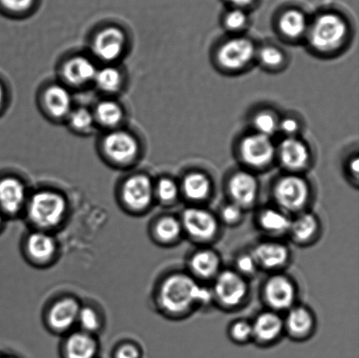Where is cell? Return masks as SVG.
Here are the masks:
<instances>
[{
  "label": "cell",
  "mask_w": 359,
  "mask_h": 358,
  "mask_svg": "<svg viewBox=\"0 0 359 358\" xmlns=\"http://www.w3.org/2000/svg\"><path fill=\"white\" fill-rule=\"evenodd\" d=\"M210 291L198 285L191 277L182 273L168 276L161 284L159 301L161 307L171 314H180L196 303H208Z\"/></svg>",
  "instance_id": "6da1fadb"
},
{
  "label": "cell",
  "mask_w": 359,
  "mask_h": 358,
  "mask_svg": "<svg viewBox=\"0 0 359 358\" xmlns=\"http://www.w3.org/2000/svg\"><path fill=\"white\" fill-rule=\"evenodd\" d=\"M67 208L65 198L58 193L39 191L27 203V216L30 222L41 230L47 231L58 226L65 219Z\"/></svg>",
  "instance_id": "7a4b0ae2"
},
{
  "label": "cell",
  "mask_w": 359,
  "mask_h": 358,
  "mask_svg": "<svg viewBox=\"0 0 359 358\" xmlns=\"http://www.w3.org/2000/svg\"><path fill=\"white\" fill-rule=\"evenodd\" d=\"M346 33V24L342 18L332 13L323 14L312 27L311 42L318 50H332L342 43Z\"/></svg>",
  "instance_id": "3957f363"
},
{
  "label": "cell",
  "mask_w": 359,
  "mask_h": 358,
  "mask_svg": "<svg viewBox=\"0 0 359 358\" xmlns=\"http://www.w3.org/2000/svg\"><path fill=\"white\" fill-rule=\"evenodd\" d=\"M309 195L308 184L304 179L290 175L277 182L274 198L278 205L287 212H297L304 208Z\"/></svg>",
  "instance_id": "277c9868"
},
{
  "label": "cell",
  "mask_w": 359,
  "mask_h": 358,
  "mask_svg": "<svg viewBox=\"0 0 359 358\" xmlns=\"http://www.w3.org/2000/svg\"><path fill=\"white\" fill-rule=\"evenodd\" d=\"M121 198L129 210L135 212L146 210L154 198L152 181L147 175H133L123 184Z\"/></svg>",
  "instance_id": "5b68a950"
},
{
  "label": "cell",
  "mask_w": 359,
  "mask_h": 358,
  "mask_svg": "<svg viewBox=\"0 0 359 358\" xmlns=\"http://www.w3.org/2000/svg\"><path fill=\"white\" fill-rule=\"evenodd\" d=\"M248 285L238 273L224 271L218 275L215 283V294L222 303L229 307L237 306L248 294Z\"/></svg>",
  "instance_id": "8992f818"
},
{
  "label": "cell",
  "mask_w": 359,
  "mask_h": 358,
  "mask_svg": "<svg viewBox=\"0 0 359 358\" xmlns=\"http://www.w3.org/2000/svg\"><path fill=\"white\" fill-rule=\"evenodd\" d=\"M182 226L196 240H208L212 238L217 231L216 219L205 209L189 208L182 214Z\"/></svg>",
  "instance_id": "52a82bcc"
},
{
  "label": "cell",
  "mask_w": 359,
  "mask_h": 358,
  "mask_svg": "<svg viewBox=\"0 0 359 358\" xmlns=\"http://www.w3.org/2000/svg\"><path fill=\"white\" fill-rule=\"evenodd\" d=\"M243 160L250 166L262 167L272 161L274 156V146L269 137L253 135L246 137L241 146Z\"/></svg>",
  "instance_id": "ba28073f"
},
{
  "label": "cell",
  "mask_w": 359,
  "mask_h": 358,
  "mask_svg": "<svg viewBox=\"0 0 359 358\" xmlns=\"http://www.w3.org/2000/svg\"><path fill=\"white\" fill-rule=\"evenodd\" d=\"M255 50V46L248 39H232L222 46L218 52V61L225 69H241L251 61Z\"/></svg>",
  "instance_id": "9c48e42d"
},
{
  "label": "cell",
  "mask_w": 359,
  "mask_h": 358,
  "mask_svg": "<svg viewBox=\"0 0 359 358\" xmlns=\"http://www.w3.org/2000/svg\"><path fill=\"white\" fill-rule=\"evenodd\" d=\"M81 307L79 301L72 297L56 301L48 313L49 328L57 333L69 331L77 324Z\"/></svg>",
  "instance_id": "30bf717a"
},
{
  "label": "cell",
  "mask_w": 359,
  "mask_h": 358,
  "mask_svg": "<svg viewBox=\"0 0 359 358\" xmlns=\"http://www.w3.org/2000/svg\"><path fill=\"white\" fill-rule=\"evenodd\" d=\"M104 149L111 160L118 163H128L135 159L139 146L136 139L128 132L117 131L105 137Z\"/></svg>",
  "instance_id": "8fae6325"
},
{
  "label": "cell",
  "mask_w": 359,
  "mask_h": 358,
  "mask_svg": "<svg viewBox=\"0 0 359 358\" xmlns=\"http://www.w3.org/2000/svg\"><path fill=\"white\" fill-rule=\"evenodd\" d=\"M126 37L118 28L108 27L100 32L93 41V51L105 62L117 60L124 51Z\"/></svg>",
  "instance_id": "7c38bea8"
},
{
  "label": "cell",
  "mask_w": 359,
  "mask_h": 358,
  "mask_svg": "<svg viewBox=\"0 0 359 358\" xmlns=\"http://www.w3.org/2000/svg\"><path fill=\"white\" fill-rule=\"evenodd\" d=\"M26 188L13 177L0 180V212L9 216L17 215L26 203Z\"/></svg>",
  "instance_id": "4fadbf2b"
},
{
  "label": "cell",
  "mask_w": 359,
  "mask_h": 358,
  "mask_svg": "<svg viewBox=\"0 0 359 358\" xmlns=\"http://www.w3.org/2000/svg\"><path fill=\"white\" fill-rule=\"evenodd\" d=\"M265 296L271 307L278 310H287L293 306L295 300L293 283L286 277L273 276L266 284Z\"/></svg>",
  "instance_id": "5bb4252c"
},
{
  "label": "cell",
  "mask_w": 359,
  "mask_h": 358,
  "mask_svg": "<svg viewBox=\"0 0 359 358\" xmlns=\"http://www.w3.org/2000/svg\"><path fill=\"white\" fill-rule=\"evenodd\" d=\"M98 349L93 335L82 331L74 332L63 343L62 358H97Z\"/></svg>",
  "instance_id": "9a60e30c"
},
{
  "label": "cell",
  "mask_w": 359,
  "mask_h": 358,
  "mask_svg": "<svg viewBox=\"0 0 359 358\" xmlns=\"http://www.w3.org/2000/svg\"><path fill=\"white\" fill-rule=\"evenodd\" d=\"M57 243L55 237L45 230L32 233L26 240V252L30 259L37 263H47L55 257Z\"/></svg>",
  "instance_id": "2e32d148"
},
{
  "label": "cell",
  "mask_w": 359,
  "mask_h": 358,
  "mask_svg": "<svg viewBox=\"0 0 359 358\" xmlns=\"http://www.w3.org/2000/svg\"><path fill=\"white\" fill-rule=\"evenodd\" d=\"M229 189L234 203L243 208L255 202L258 192V184L251 174L238 172L231 178Z\"/></svg>",
  "instance_id": "e0dca14e"
},
{
  "label": "cell",
  "mask_w": 359,
  "mask_h": 358,
  "mask_svg": "<svg viewBox=\"0 0 359 358\" xmlns=\"http://www.w3.org/2000/svg\"><path fill=\"white\" fill-rule=\"evenodd\" d=\"M252 255L257 265L273 269L286 264L290 254L283 245L276 242H266L256 247Z\"/></svg>",
  "instance_id": "ac0fdd59"
},
{
  "label": "cell",
  "mask_w": 359,
  "mask_h": 358,
  "mask_svg": "<svg viewBox=\"0 0 359 358\" xmlns=\"http://www.w3.org/2000/svg\"><path fill=\"white\" fill-rule=\"evenodd\" d=\"M96 67L89 59L77 56L69 60L63 66V77L73 85H83L94 81L97 74Z\"/></svg>",
  "instance_id": "d6986e66"
},
{
  "label": "cell",
  "mask_w": 359,
  "mask_h": 358,
  "mask_svg": "<svg viewBox=\"0 0 359 358\" xmlns=\"http://www.w3.org/2000/svg\"><path fill=\"white\" fill-rule=\"evenodd\" d=\"M279 156L281 163L290 170H301L309 163L308 147L297 139H287L280 144Z\"/></svg>",
  "instance_id": "ffe728a7"
},
{
  "label": "cell",
  "mask_w": 359,
  "mask_h": 358,
  "mask_svg": "<svg viewBox=\"0 0 359 358\" xmlns=\"http://www.w3.org/2000/svg\"><path fill=\"white\" fill-rule=\"evenodd\" d=\"M252 335L260 342L273 341L283 331V322L273 312H265L256 318L252 325Z\"/></svg>",
  "instance_id": "44dd1931"
},
{
  "label": "cell",
  "mask_w": 359,
  "mask_h": 358,
  "mask_svg": "<svg viewBox=\"0 0 359 358\" xmlns=\"http://www.w3.org/2000/svg\"><path fill=\"white\" fill-rule=\"evenodd\" d=\"M46 108L55 118H62L72 112V98L65 87L53 85L44 94Z\"/></svg>",
  "instance_id": "7402d4cb"
},
{
  "label": "cell",
  "mask_w": 359,
  "mask_h": 358,
  "mask_svg": "<svg viewBox=\"0 0 359 358\" xmlns=\"http://www.w3.org/2000/svg\"><path fill=\"white\" fill-rule=\"evenodd\" d=\"M219 265V258L210 250L198 251L190 259L192 271L203 278H210L216 275Z\"/></svg>",
  "instance_id": "603a6c76"
},
{
  "label": "cell",
  "mask_w": 359,
  "mask_h": 358,
  "mask_svg": "<svg viewBox=\"0 0 359 358\" xmlns=\"http://www.w3.org/2000/svg\"><path fill=\"white\" fill-rule=\"evenodd\" d=\"M182 189L187 198L194 201H200L209 195L210 181L206 175L203 174H189L183 180Z\"/></svg>",
  "instance_id": "cb8c5ba5"
},
{
  "label": "cell",
  "mask_w": 359,
  "mask_h": 358,
  "mask_svg": "<svg viewBox=\"0 0 359 358\" xmlns=\"http://www.w3.org/2000/svg\"><path fill=\"white\" fill-rule=\"evenodd\" d=\"M259 220L260 226L272 233H286L290 230L292 223L286 214L272 209L264 210Z\"/></svg>",
  "instance_id": "d4e9b609"
},
{
  "label": "cell",
  "mask_w": 359,
  "mask_h": 358,
  "mask_svg": "<svg viewBox=\"0 0 359 358\" xmlns=\"http://www.w3.org/2000/svg\"><path fill=\"white\" fill-rule=\"evenodd\" d=\"M287 326L292 334L297 336H304L312 328V315L304 308H292L287 317Z\"/></svg>",
  "instance_id": "484cf974"
},
{
  "label": "cell",
  "mask_w": 359,
  "mask_h": 358,
  "mask_svg": "<svg viewBox=\"0 0 359 358\" xmlns=\"http://www.w3.org/2000/svg\"><path fill=\"white\" fill-rule=\"evenodd\" d=\"M280 27L287 36L297 38L304 33L307 28V20L304 13L297 10H290L281 17Z\"/></svg>",
  "instance_id": "4316f807"
},
{
  "label": "cell",
  "mask_w": 359,
  "mask_h": 358,
  "mask_svg": "<svg viewBox=\"0 0 359 358\" xmlns=\"http://www.w3.org/2000/svg\"><path fill=\"white\" fill-rule=\"evenodd\" d=\"M182 223L178 219L174 216H167L157 221L154 226V234L158 240L168 243L177 240L182 233Z\"/></svg>",
  "instance_id": "83f0119b"
},
{
  "label": "cell",
  "mask_w": 359,
  "mask_h": 358,
  "mask_svg": "<svg viewBox=\"0 0 359 358\" xmlns=\"http://www.w3.org/2000/svg\"><path fill=\"white\" fill-rule=\"evenodd\" d=\"M318 223L311 214H304L291 223L290 231L299 241H306L311 238L318 230Z\"/></svg>",
  "instance_id": "f1b7e54d"
},
{
  "label": "cell",
  "mask_w": 359,
  "mask_h": 358,
  "mask_svg": "<svg viewBox=\"0 0 359 358\" xmlns=\"http://www.w3.org/2000/svg\"><path fill=\"white\" fill-rule=\"evenodd\" d=\"M96 118L100 124L108 128L117 125L122 121V109L114 101L101 102L96 109Z\"/></svg>",
  "instance_id": "f546056e"
},
{
  "label": "cell",
  "mask_w": 359,
  "mask_h": 358,
  "mask_svg": "<svg viewBox=\"0 0 359 358\" xmlns=\"http://www.w3.org/2000/svg\"><path fill=\"white\" fill-rule=\"evenodd\" d=\"M94 81L101 90L105 92H115L121 87L122 78L117 69L107 67L97 70Z\"/></svg>",
  "instance_id": "4dcf8cb0"
},
{
  "label": "cell",
  "mask_w": 359,
  "mask_h": 358,
  "mask_svg": "<svg viewBox=\"0 0 359 358\" xmlns=\"http://www.w3.org/2000/svg\"><path fill=\"white\" fill-rule=\"evenodd\" d=\"M77 324H79L81 331L93 335L101 329L100 315L93 308L81 307Z\"/></svg>",
  "instance_id": "1f68e13d"
},
{
  "label": "cell",
  "mask_w": 359,
  "mask_h": 358,
  "mask_svg": "<svg viewBox=\"0 0 359 358\" xmlns=\"http://www.w3.org/2000/svg\"><path fill=\"white\" fill-rule=\"evenodd\" d=\"M178 195L177 184L170 179L164 178L154 186V196L164 205H170L175 201Z\"/></svg>",
  "instance_id": "d6a6232c"
},
{
  "label": "cell",
  "mask_w": 359,
  "mask_h": 358,
  "mask_svg": "<svg viewBox=\"0 0 359 358\" xmlns=\"http://www.w3.org/2000/svg\"><path fill=\"white\" fill-rule=\"evenodd\" d=\"M255 125L259 135L269 137L276 132L278 124L276 116L271 112H260L255 118Z\"/></svg>",
  "instance_id": "836d02e7"
},
{
  "label": "cell",
  "mask_w": 359,
  "mask_h": 358,
  "mask_svg": "<svg viewBox=\"0 0 359 358\" xmlns=\"http://www.w3.org/2000/svg\"><path fill=\"white\" fill-rule=\"evenodd\" d=\"M69 122L79 131H88L93 128L94 118L87 109L79 108L70 112Z\"/></svg>",
  "instance_id": "e575fe53"
},
{
  "label": "cell",
  "mask_w": 359,
  "mask_h": 358,
  "mask_svg": "<svg viewBox=\"0 0 359 358\" xmlns=\"http://www.w3.org/2000/svg\"><path fill=\"white\" fill-rule=\"evenodd\" d=\"M231 334L236 341L245 342L252 336V326L245 321L235 322L232 325Z\"/></svg>",
  "instance_id": "d590c367"
},
{
  "label": "cell",
  "mask_w": 359,
  "mask_h": 358,
  "mask_svg": "<svg viewBox=\"0 0 359 358\" xmlns=\"http://www.w3.org/2000/svg\"><path fill=\"white\" fill-rule=\"evenodd\" d=\"M259 56L264 64L269 67L279 66L283 62V55L279 49L273 47L264 48Z\"/></svg>",
  "instance_id": "8d00e7d4"
},
{
  "label": "cell",
  "mask_w": 359,
  "mask_h": 358,
  "mask_svg": "<svg viewBox=\"0 0 359 358\" xmlns=\"http://www.w3.org/2000/svg\"><path fill=\"white\" fill-rule=\"evenodd\" d=\"M114 358H142V352L135 343H125L115 350Z\"/></svg>",
  "instance_id": "74e56055"
},
{
  "label": "cell",
  "mask_w": 359,
  "mask_h": 358,
  "mask_svg": "<svg viewBox=\"0 0 359 358\" xmlns=\"http://www.w3.org/2000/svg\"><path fill=\"white\" fill-rule=\"evenodd\" d=\"M248 18L245 13L241 9H236L227 14L225 18V25L229 29L238 30L245 26Z\"/></svg>",
  "instance_id": "f35d334b"
},
{
  "label": "cell",
  "mask_w": 359,
  "mask_h": 358,
  "mask_svg": "<svg viewBox=\"0 0 359 358\" xmlns=\"http://www.w3.org/2000/svg\"><path fill=\"white\" fill-rule=\"evenodd\" d=\"M0 3L10 12L21 13L29 9L34 0H0Z\"/></svg>",
  "instance_id": "ab89813d"
},
{
  "label": "cell",
  "mask_w": 359,
  "mask_h": 358,
  "mask_svg": "<svg viewBox=\"0 0 359 358\" xmlns=\"http://www.w3.org/2000/svg\"><path fill=\"white\" fill-rule=\"evenodd\" d=\"M222 216L227 223H237L241 219L242 208L236 203H232V205L225 207L222 212Z\"/></svg>",
  "instance_id": "60d3db41"
},
{
  "label": "cell",
  "mask_w": 359,
  "mask_h": 358,
  "mask_svg": "<svg viewBox=\"0 0 359 358\" xmlns=\"http://www.w3.org/2000/svg\"><path fill=\"white\" fill-rule=\"evenodd\" d=\"M237 266L239 271L250 275L255 271L257 263L252 255H243L238 259Z\"/></svg>",
  "instance_id": "b9f144b4"
},
{
  "label": "cell",
  "mask_w": 359,
  "mask_h": 358,
  "mask_svg": "<svg viewBox=\"0 0 359 358\" xmlns=\"http://www.w3.org/2000/svg\"><path fill=\"white\" fill-rule=\"evenodd\" d=\"M279 128L283 130L284 132L287 133V135H292V133L297 131L299 125L297 121H294V118H286L280 123Z\"/></svg>",
  "instance_id": "7bdbcfd3"
},
{
  "label": "cell",
  "mask_w": 359,
  "mask_h": 358,
  "mask_svg": "<svg viewBox=\"0 0 359 358\" xmlns=\"http://www.w3.org/2000/svg\"><path fill=\"white\" fill-rule=\"evenodd\" d=\"M230 1L236 6L244 7L251 5L253 0H230Z\"/></svg>",
  "instance_id": "ee69618b"
},
{
  "label": "cell",
  "mask_w": 359,
  "mask_h": 358,
  "mask_svg": "<svg viewBox=\"0 0 359 358\" xmlns=\"http://www.w3.org/2000/svg\"><path fill=\"white\" fill-rule=\"evenodd\" d=\"M351 170L354 172L356 175L358 174L359 171V161L358 159H355L351 163Z\"/></svg>",
  "instance_id": "f6af8a7d"
},
{
  "label": "cell",
  "mask_w": 359,
  "mask_h": 358,
  "mask_svg": "<svg viewBox=\"0 0 359 358\" xmlns=\"http://www.w3.org/2000/svg\"><path fill=\"white\" fill-rule=\"evenodd\" d=\"M3 100H4V90H3L2 86L0 85V106H1Z\"/></svg>",
  "instance_id": "bcb514c9"
},
{
  "label": "cell",
  "mask_w": 359,
  "mask_h": 358,
  "mask_svg": "<svg viewBox=\"0 0 359 358\" xmlns=\"http://www.w3.org/2000/svg\"><path fill=\"white\" fill-rule=\"evenodd\" d=\"M3 224V217H2V213L0 212V228H1Z\"/></svg>",
  "instance_id": "7dc6e473"
},
{
  "label": "cell",
  "mask_w": 359,
  "mask_h": 358,
  "mask_svg": "<svg viewBox=\"0 0 359 358\" xmlns=\"http://www.w3.org/2000/svg\"><path fill=\"white\" fill-rule=\"evenodd\" d=\"M0 358H15L11 356H6V355H0Z\"/></svg>",
  "instance_id": "c3c4849f"
}]
</instances>
